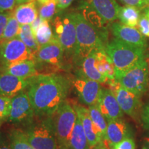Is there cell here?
<instances>
[{
  "mask_svg": "<svg viewBox=\"0 0 149 149\" xmlns=\"http://www.w3.org/2000/svg\"><path fill=\"white\" fill-rule=\"evenodd\" d=\"M115 79L124 88L141 96L148 87V63L144 58L122 74L115 76Z\"/></svg>",
  "mask_w": 149,
  "mask_h": 149,
  "instance_id": "52a82bcc",
  "label": "cell"
},
{
  "mask_svg": "<svg viewBox=\"0 0 149 149\" xmlns=\"http://www.w3.org/2000/svg\"><path fill=\"white\" fill-rule=\"evenodd\" d=\"M25 60H34V55L18 37L0 41V66Z\"/></svg>",
  "mask_w": 149,
  "mask_h": 149,
  "instance_id": "30bf717a",
  "label": "cell"
},
{
  "mask_svg": "<svg viewBox=\"0 0 149 149\" xmlns=\"http://www.w3.org/2000/svg\"><path fill=\"white\" fill-rule=\"evenodd\" d=\"M12 11H0V41L2 38L5 28L12 13Z\"/></svg>",
  "mask_w": 149,
  "mask_h": 149,
  "instance_id": "836d02e7",
  "label": "cell"
},
{
  "mask_svg": "<svg viewBox=\"0 0 149 149\" xmlns=\"http://www.w3.org/2000/svg\"><path fill=\"white\" fill-rule=\"evenodd\" d=\"M74 0H55L57 4V12L61 13L68 8Z\"/></svg>",
  "mask_w": 149,
  "mask_h": 149,
  "instance_id": "74e56055",
  "label": "cell"
},
{
  "mask_svg": "<svg viewBox=\"0 0 149 149\" xmlns=\"http://www.w3.org/2000/svg\"><path fill=\"white\" fill-rule=\"evenodd\" d=\"M72 87L79 102L84 105H97L102 91L100 83L76 76L72 79Z\"/></svg>",
  "mask_w": 149,
  "mask_h": 149,
  "instance_id": "7c38bea8",
  "label": "cell"
},
{
  "mask_svg": "<svg viewBox=\"0 0 149 149\" xmlns=\"http://www.w3.org/2000/svg\"><path fill=\"white\" fill-rule=\"evenodd\" d=\"M26 89L35 117L55 115L69 94L72 79L62 74H38L29 78Z\"/></svg>",
  "mask_w": 149,
  "mask_h": 149,
  "instance_id": "6da1fadb",
  "label": "cell"
},
{
  "mask_svg": "<svg viewBox=\"0 0 149 149\" xmlns=\"http://www.w3.org/2000/svg\"><path fill=\"white\" fill-rule=\"evenodd\" d=\"M96 52L94 51L89 54L74 65L75 67V75L94 80L100 84L107 83V78L102 75L96 67Z\"/></svg>",
  "mask_w": 149,
  "mask_h": 149,
  "instance_id": "2e32d148",
  "label": "cell"
},
{
  "mask_svg": "<svg viewBox=\"0 0 149 149\" xmlns=\"http://www.w3.org/2000/svg\"><path fill=\"white\" fill-rule=\"evenodd\" d=\"M34 61L37 71L44 68L53 73L64 68L66 61L64 49L56 39L40 47L34 55Z\"/></svg>",
  "mask_w": 149,
  "mask_h": 149,
  "instance_id": "ba28073f",
  "label": "cell"
},
{
  "mask_svg": "<svg viewBox=\"0 0 149 149\" xmlns=\"http://www.w3.org/2000/svg\"><path fill=\"white\" fill-rule=\"evenodd\" d=\"M74 109H75L77 114L79 117L82 124L84 130L88 139L89 145L91 148H94L95 146L100 144L103 141L101 135L98 132L95 126L93 124L91 120L90 114H89L88 109H86L85 107L79 104L73 103Z\"/></svg>",
  "mask_w": 149,
  "mask_h": 149,
  "instance_id": "ac0fdd59",
  "label": "cell"
},
{
  "mask_svg": "<svg viewBox=\"0 0 149 149\" xmlns=\"http://www.w3.org/2000/svg\"><path fill=\"white\" fill-rule=\"evenodd\" d=\"M35 115L26 91L11 98V108L7 122L26 128L35 120Z\"/></svg>",
  "mask_w": 149,
  "mask_h": 149,
  "instance_id": "9c48e42d",
  "label": "cell"
},
{
  "mask_svg": "<svg viewBox=\"0 0 149 149\" xmlns=\"http://www.w3.org/2000/svg\"><path fill=\"white\" fill-rule=\"evenodd\" d=\"M137 27L139 31L145 37H149V19L144 13L141 15Z\"/></svg>",
  "mask_w": 149,
  "mask_h": 149,
  "instance_id": "1f68e13d",
  "label": "cell"
},
{
  "mask_svg": "<svg viewBox=\"0 0 149 149\" xmlns=\"http://www.w3.org/2000/svg\"><path fill=\"white\" fill-rule=\"evenodd\" d=\"M11 98L0 97V126L8 121L11 108Z\"/></svg>",
  "mask_w": 149,
  "mask_h": 149,
  "instance_id": "4dcf8cb0",
  "label": "cell"
},
{
  "mask_svg": "<svg viewBox=\"0 0 149 149\" xmlns=\"http://www.w3.org/2000/svg\"><path fill=\"white\" fill-rule=\"evenodd\" d=\"M16 6V0H0V11H12Z\"/></svg>",
  "mask_w": 149,
  "mask_h": 149,
  "instance_id": "d590c367",
  "label": "cell"
},
{
  "mask_svg": "<svg viewBox=\"0 0 149 149\" xmlns=\"http://www.w3.org/2000/svg\"><path fill=\"white\" fill-rule=\"evenodd\" d=\"M73 104L66 100L53 115L57 149H69V141L77 120Z\"/></svg>",
  "mask_w": 149,
  "mask_h": 149,
  "instance_id": "8992f818",
  "label": "cell"
},
{
  "mask_svg": "<svg viewBox=\"0 0 149 149\" xmlns=\"http://www.w3.org/2000/svg\"><path fill=\"white\" fill-rule=\"evenodd\" d=\"M0 149H11L9 144L1 136H0Z\"/></svg>",
  "mask_w": 149,
  "mask_h": 149,
  "instance_id": "f35d334b",
  "label": "cell"
},
{
  "mask_svg": "<svg viewBox=\"0 0 149 149\" xmlns=\"http://www.w3.org/2000/svg\"><path fill=\"white\" fill-rule=\"evenodd\" d=\"M91 149H109V148H108L107 147L105 146V144H104L103 141H102V142H100V144H97V146H95L94 148H93Z\"/></svg>",
  "mask_w": 149,
  "mask_h": 149,
  "instance_id": "ab89813d",
  "label": "cell"
},
{
  "mask_svg": "<svg viewBox=\"0 0 149 149\" xmlns=\"http://www.w3.org/2000/svg\"><path fill=\"white\" fill-rule=\"evenodd\" d=\"M9 146L11 149H35L30 144L26 133L20 128H13L8 133Z\"/></svg>",
  "mask_w": 149,
  "mask_h": 149,
  "instance_id": "d4e9b609",
  "label": "cell"
},
{
  "mask_svg": "<svg viewBox=\"0 0 149 149\" xmlns=\"http://www.w3.org/2000/svg\"><path fill=\"white\" fill-rule=\"evenodd\" d=\"M35 1H36L37 5V6H38L45 4V3H48L50 0H35Z\"/></svg>",
  "mask_w": 149,
  "mask_h": 149,
  "instance_id": "60d3db41",
  "label": "cell"
},
{
  "mask_svg": "<svg viewBox=\"0 0 149 149\" xmlns=\"http://www.w3.org/2000/svg\"><path fill=\"white\" fill-rule=\"evenodd\" d=\"M20 27H21V25L17 20V19L15 17L12 11V13L9 18L6 26L5 28L1 41L10 40L17 37L20 31Z\"/></svg>",
  "mask_w": 149,
  "mask_h": 149,
  "instance_id": "f1b7e54d",
  "label": "cell"
},
{
  "mask_svg": "<svg viewBox=\"0 0 149 149\" xmlns=\"http://www.w3.org/2000/svg\"><path fill=\"white\" fill-rule=\"evenodd\" d=\"M0 72L25 79L39 74L34 60H25L14 64L0 66Z\"/></svg>",
  "mask_w": 149,
  "mask_h": 149,
  "instance_id": "ffe728a7",
  "label": "cell"
},
{
  "mask_svg": "<svg viewBox=\"0 0 149 149\" xmlns=\"http://www.w3.org/2000/svg\"><path fill=\"white\" fill-rule=\"evenodd\" d=\"M31 1V0H16V3H17V6L22 4V3L28 2V1Z\"/></svg>",
  "mask_w": 149,
  "mask_h": 149,
  "instance_id": "b9f144b4",
  "label": "cell"
},
{
  "mask_svg": "<svg viewBox=\"0 0 149 149\" xmlns=\"http://www.w3.org/2000/svg\"><path fill=\"white\" fill-rule=\"evenodd\" d=\"M69 149H91L78 115L70 139Z\"/></svg>",
  "mask_w": 149,
  "mask_h": 149,
  "instance_id": "7402d4cb",
  "label": "cell"
},
{
  "mask_svg": "<svg viewBox=\"0 0 149 149\" xmlns=\"http://www.w3.org/2000/svg\"><path fill=\"white\" fill-rule=\"evenodd\" d=\"M105 51L114 64L116 76L126 71L144 58L145 48L130 45L114 38L107 43Z\"/></svg>",
  "mask_w": 149,
  "mask_h": 149,
  "instance_id": "3957f363",
  "label": "cell"
},
{
  "mask_svg": "<svg viewBox=\"0 0 149 149\" xmlns=\"http://www.w3.org/2000/svg\"><path fill=\"white\" fill-rule=\"evenodd\" d=\"M141 17L140 9L135 6H124L120 7L118 12V19L120 23L130 27L138 26Z\"/></svg>",
  "mask_w": 149,
  "mask_h": 149,
  "instance_id": "cb8c5ba5",
  "label": "cell"
},
{
  "mask_svg": "<svg viewBox=\"0 0 149 149\" xmlns=\"http://www.w3.org/2000/svg\"><path fill=\"white\" fill-rule=\"evenodd\" d=\"M52 27L55 38L64 49L66 60L72 63L77 47V36L71 13H59L54 17L52 19Z\"/></svg>",
  "mask_w": 149,
  "mask_h": 149,
  "instance_id": "277c9868",
  "label": "cell"
},
{
  "mask_svg": "<svg viewBox=\"0 0 149 149\" xmlns=\"http://www.w3.org/2000/svg\"><path fill=\"white\" fill-rule=\"evenodd\" d=\"M142 149H147V148H146V146H144V147H143V148H142Z\"/></svg>",
  "mask_w": 149,
  "mask_h": 149,
  "instance_id": "bcb514c9",
  "label": "cell"
},
{
  "mask_svg": "<svg viewBox=\"0 0 149 149\" xmlns=\"http://www.w3.org/2000/svg\"><path fill=\"white\" fill-rule=\"evenodd\" d=\"M144 13L146 15V16L149 19V7L144 9Z\"/></svg>",
  "mask_w": 149,
  "mask_h": 149,
  "instance_id": "ee69618b",
  "label": "cell"
},
{
  "mask_svg": "<svg viewBox=\"0 0 149 149\" xmlns=\"http://www.w3.org/2000/svg\"><path fill=\"white\" fill-rule=\"evenodd\" d=\"M24 131L35 149H57L53 116L36 117Z\"/></svg>",
  "mask_w": 149,
  "mask_h": 149,
  "instance_id": "5b68a950",
  "label": "cell"
},
{
  "mask_svg": "<svg viewBox=\"0 0 149 149\" xmlns=\"http://www.w3.org/2000/svg\"><path fill=\"white\" fill-rule=\"evenodd\" d=\"M107 84L124 113L130 117H135L141 107L140 97L122 86L116 79L109 80Z\"/></svg>",
  "mask_w": 149,
  "mask_h": 149,
  "instance_id": "8fae6325",
  "label": "cell"
},
{
  "mask_svg": "<svg viewBox=\"0 0 149 149\" xmlns=\"http://www.w3.org/2000/svg\"><path fill=\"white\" fill-rule=\"evenodd\" d=\"M97 105L107 121L122 118L124 112L121 109L115 95L109 88H102Z\"/></svg>",
  "mask_w": 149,
  "mask_h": 149,
  "instance_id": "9a60e30c",
  "label": "cell"
},
{
  "mask_svg": "<svg viewBox=\"0 0 149 149\" xmlns=\"http://www.w3.org/2000/svg\"><path fill=\"white\" fill-rule=\"evenodd\" d=\"M110 29L115 38L130 45L146 49V38L137 28L128 26L120 22H113L110 26Z\"/></svg>",
  "mask_w": 149,
  "mask_h": 149,
  "instance_id": "4fadbf2b",
  "label": "cell"
},
{
  "mask_svg": "<svg viewBox=\"0 0 149 149\" xmlns=\"http://www.w3.org/2000/svg\"><path fill=\"white\" fill-rule=\"evenodd\" d=\"M35 0L17 6L13 10L15 17L20 25L31 24L39 17L38 9Z\"/></svg>",
  "mask_w": 149,
  "mask_h": 149,
  "instance_id": "44dd1931",
  "label": "cell"
},
{
  "mask_svg": "<svg viewBox=\"0 0 149 149\" xmlns=\"http://www.w3.org/2000/svg\"><path fill=\"white\" fill-rule=\"evenodd\" d=\"M96 67L99 72L109 80L115 79V68L105 50L96 52Z\"/></svg>",
  "mask_w": 149,
  "mask_h": 149,
  "instance_id": "603a6c76",
  "label": "cell"
},
{
  "mask_svg": "<svg viewBox=\"0 0 149 149\" xmlns=\"http://www.w3.org/2000/svg\"><path fill=\"white\" fill-rule=\"evenodd\" d=\"M145 146L147 149H149V135L145 138Z\"/></svg>",
  "mask_w": 149,
  "mask_h": 149,
  "instance_id": "7bdbcfd3",
  "label": "cell"
},
{
  "mask_svg": "<svg viewBox=\"0 0 149 149\" xmlns=\"http://www.w3.org/2000/svg\"><path fill=\"white\" fill-rule=\"evenodd\" d=\"M128 124L122 118L107 121V128L103 142L109 149L124 139L131 137Z\"/></svg>",
  "mask_w": 149,
  "mask_h": 149,
  "instance_id": "5bb4252c",
  "label": "cell"
},
{
  "mask_svg": "<svg viewBox=\"0 0 149 149\" xmlns=\"http://www.w3.org/2000/svg\"><path fill=\"white\" fill-rule=\"evenodd\" d=\"M96 12L107 23L118 19L120 6L115 0H80Z\"/></svg>",
  "mask_w": 149,
  "mask_h": 149,
  "instance_id": "e0dca14e",
  "label": "cell"
},
{
  "mask_svg": "<svg viewBox=\"0 0 149 149\" xmlns=\"http://www.w3.org/2000/svg\"><path fill=\"white\" fill-rule=\"evenodd\" d=\"M75 24L77 47L72 64L74 65L94 51L105 50L108 35L102 33L86 19L78 10L72 11Z\"/></svg>",
  "mask_w": 149,
  "mask_h": 149,
  "instance_id": "7a4b0ae2",
  "label": "cell"
},
{
  "mask_svg": "<svg viewBox=\"0 0 149 149\" xmlns=\"http://www.w3.org/2000/svg\"><path fill=\"white\" fill-rule=\"evenodd\" d=\"M18 37L27 46V48H29V50L33 55L37 53V51L40 48V46H39L36 40H35L34 33H33L32 27H31V24L22 25L20 27Z\"/></svg>",
  "mask_w": 149,
  "mask_h": 149,
  "instance_id": "4316f807",
  "label": "cell"
},
{
  "mask_svg": "<svg viewBox=\"0 0 149 149\" xmlns=\"http://www.w3.org/2000/svg\"><path fill=\"white\" fill-rule=\"evenodd\" d=\"M146 3H148V4H149V0H146Z\"/></svg>",
  "mask_w": 149,
  "mask_h": 149,
  "instance_id": "f6af8a7d",
  "label": "cell"
},
{
  "mask_svg": "<svg viewBox=\"0 0 149 149\" xmlns=\"http://www.w3.org/2000/svg\"><path fill=\"white\" fill-rule=\"evenodd\" d=\"M29 84L28 79H22L0 72V97H13L26 91Z\"/></svg>",
  "mask_w": 149,
  "mask_h": 149,
  "instance_id": "d6986e66",
  "label": "cell"
},
{
  "mask_svg": "<svg viewBox=\"0 0 149 149\" xmlns=\"http://www.w3.org/2000/svg\"><path fill=\"white\" fill-rule=\"evenodd\" d=\"M124 6L137 7L139 9L144 8L148 5L146 0H119Z\"/></svg>",
  "mask_w": 149,
  "mask_h": 149,
  "instance_id": "e575fe53",
  "label": "cell"
},
{
  "mask_svg": "<svg viewBox=\"0 0 149 149\" xmlns=\"http://www.w3.org/2000/svg\"><path fill=\"white\" fill-rule=\"evenodd\" d=\"M141 120L144 128L149 130V103L146 104L141 111Z\"/></svg>",
  "mask_w": 149,
  "mask_h": 149,
  "instance_id": "8d00e7d4",
  "label": "cell"
},
{
  "mask_svg": "<svg viewBox=\"0 0 149 149\" xmlns=\"http://www.w3.org/2000/svg\"><path fill=\"white\" fill-rule=\"evenodd\" d=\"M39 17L46 21H52L57 13V4L55 0H50L45 4L38 6Z\"/></svg>",
  "mask_w": 149,
  "mask_h": 149,
  "instance_id": "f546056e",
  "label": "cell"
},
{
  "mask_svg": "<svg viewBox=\"0 0 149 149\" xmlns=\"http://www.w3.org/2000/svg\"><path fill=\"white\" fill-rule=\"evenodd\" d=\"M111 149H135V142L132 137H128L115 144Z\"/></svg>",
  "mask_w": 149,
  "mask_h": 149,
  "instance_id": "d6a6232c",
  "label": "cell"
},
{
  "mask_svg": "<svg viewBox=\"0 0 149 149\" xmlns=\"http://www.w3.org/2000/svg\"><path fill=\"white\" fill-rule=\"evenodd\" d=\"M88 111L90 117L93 124L95 126L98 132L104 139L107 128V120L100 111L97 105H93L88 107Z\"/></svg>",
  "mask_w": 149,
  "mask_h": 149,
  "instance_id": "83f0119b",
  "label": "cell"
},
{
  "mask_svg": "<svg viewBox=\"0 0 149 149\" xmlns=\"http://www.w3.org/2000/svg\"><path fill=\"white\" fill-rule=\"evenodd\" d=\"M35 40L40 47L46 45L55 38L53 30L50 22L44 20L42 23L33 31Z\"/></svg>",
  "mask_w": 149,
  "mask_h": 149,
  "instance_id": "484cf974",
  "label": "cell"
}]
</instances>
